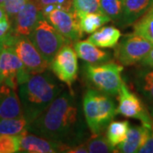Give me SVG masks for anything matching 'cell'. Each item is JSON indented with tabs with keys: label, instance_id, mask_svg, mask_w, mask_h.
<instances>
[{
	"label": "cell",
	"instance_id": "obj_1",
	"mask_svg": "<svg viewBox=\"0 0 153 153\" xmlns=\"http://www.w3.org/2000/svg\"><path fill=\"white\" fill-rule=\"evenodd\" d=\"M27 130L69 146L82 143L85 126L78 112L73 91L61 92L42 114L29 123Z\"/></svg>",
	"mask_w": 153,
	"mask_h": 153
},
{
	"label": "cell",
	"instance_id": "obj_2",
	"mask_svg": "<svg viewBox=\"0 0 153 153\" xmlns=\"http://www.w3.org/2000/svg\"><path fill=\"white\" fill-rule=\"evenodd\" d=\"M63 90V85L49 71L32 74L18 87L22 114L29 123L49 107Z\"/></svg>",
	"mask_w": 153,
	"mask_h": 153
},
{
	"label": "cell",
	"instance_id": "obj_3",
	"mask_svg": "<svg viewBox=\"0 0 153 153\" xmlns=\"http://www.w3.org/2000/svg\"><path fill=\"white\" fill-rule=\"evenodd\" d=\"M82 111L86 124L92 135H97L106 129L117 114V106L108 94L95 89H88L82 98Z\"/></svg>",
	"mask_w": 153,
	"mask_h": 153
},
{
	"label": "cell",
	"instance_id": "obj_4",
	"mask_svg": "<svg viewBox=\"0 0 153 153\" xmlns=\"http://www.w3.org/2000/svg\"><path fill=\"white\" fill-rule=\"evenodd\" d=\"M123 67L114 62H105L93 65L87 63L83 66V73L87 82L95 90L108 95H116L119 92L122 83Z\"/></svg>",
	"mask_w": 153,
	"mask_h": 153
},
{
	"label": "cell",
	"instance_id": "obj_5",
	"mask_svg": "<svg viewBox=\"0 0 153 153\" xmlns=\"http://www.w3.org/2000/svg\"><path fill=\"white\" fill-rule=\"evenodd\" d=\"M28 38L49 64L64 45L71 44L44 16L38 21L32 33L28 35Z\"/></svg>",
	"mask_w": 153,
	"mask_h": 153
},
{
	"label": "cell",
	"instance_id": "obj_6",
	"mask_svg": "<svg viewBox=\"0 0 153 153\" xmlns=\"http://www.w3.org/2000/svg\"><path fill=\"white\" fill-rule=\"evenodd\" d=\"M114 55L123 66H133L147 55L153 48V44L140 35L132 33L123 38L115 47Z\"/></svg>",
	"mask_w": 153,
	"mask_h": 153
},
{
	"label": "cell",
	"instance_id": "obj_7",
	"mask_svg": "<svg viewBox=\"0 0 153 153\" xmlns=\"http://www.w3.org/2000/svg\"><path fill=\"white\" fill-rule=\"evenodd\" d=\"M0 71L2 82L15 89L32 75L11 47H4L0 52Z\"/></svg>",
	"mask_w": 153,
	"mask_h": 153
},
{
	"label": "cell",
	"instance_id": "obj_8",
	"mask_svg": "<svg viewBox=\"0 0 153 153\" xmlns=\"http://www.w3.org/2000/svg\"><path fill=\"white\" fill-rule=\"evenodd\" d=\"M50 69L60 82L66 83L72 91L71 86L77 78V55L71 44L64 45L50 63Z\"/></svg>",
	"mask_w": 153,
	"mask_h": 153
},
{
	"label": "cell",
	"instance_id": "obj_9",
	"mask_svg": "<svg viewBox=\"0 0 153 153\" xmlns=\"http://www.w3.org/2000/svg\"><path fill=\"white\" fill-rule=\"evenodd\" d=\"M117 94V114L122 115L125 117L138 119L143 124L147 126H153V117L149 112L146 105L135 94L132 92L124 82L122 83Z\"/></svg>",
	"mask_w": 153,
	"mask_h": 153
},
{
	"label": "cell",
	"instance_id": "obj_10",
	"mask_svg": "<svg viewBox=\"0 0 153 153\" xmlns=\"http://www.w3.org/2000/svg\"><path fill=\"white\" fill-rule=\"evenodd\" d=\"M10 47L15 50L31 74L44 72L50 66L27 36H16Z\"/></svg>",
	"mask_w": 153,
	"mask_h": 153
},
{
	"label": "cell",
	"instance_id": "obj_11",
	"mask_svg": "<svg viewBox=\"0 0 153 153\" xmlns=\"http://www.w3.org/2000/svg\"><path fill=\"white\" fill-rule=\"evenodd\" d=\"M44 17L46 20L71 43L78 41L82 37V33L78 17L74 11H66L54 9Z\"/></svg>",
	"mask_w": 153,
	"mask_h": 153
},
{
	"label": "cell",
	"instance_id": "obj_12",
	"mask_svg": "<svg viewBox=\"0 0 153 153\" xmlns=\"http://www.w3.org/2000/svg\"><path fill=\"white\" fill-rule=\"evenodd\" d=\"M42 17H44V15L38 0H28L27 3L13 18L12 31L16 36L28 37Z\"/></svg>",
	"mask_w": 153,
	"mask_h": 153
},
{
	"label": "cell",
	"instance_id": "obj_13",
	"mask_svg": "<svg viewBox=\"0 0 153 153\" xmlns=\"http://www.w3.org/2000/svg\"><path fill=\"white\" fill-rule=\"evenodd\" d=\"M20 152L55 153L67 152L69 146L55 140L38 136L27 131L19 135Z\"/></svg>",
	"mask_w": 153,
	"mask_h": 153
},
{
	"label": "cell",
	"instance_id": "obj_14",
	"mask_svg": "<svg viewBox=\"0 0 153 153\" xmlns=\"http://www.w3.org/2000/svg\"><path fill=\"white\" fill-rule=\"evenodd\" d=\"M22 117V105L16 89L2 82L0 84V118Z\"/></svg>",
	"mask_w": 153,
	"mask_h": 153
},
{
	"label": "cell",
	"instance_id": "obj_15",
	"mask_svg": "<svg viewBox=\"0 0 153 153\" xmlns=\"http://www.w3.org/2000/svg\"><path fill=\"white\" fill-rule=\"evenodd\" d=\"M153 126L143 124L140 126H134L129 128L126 140L119 146H117V152L134 153L138 152L140 148L144 145L147 140Z\"/></svg>",
	"mask_w": 153,
	"mask_h": 153
},
{
	"label": "cell",
	"instance_id": "obj_16",
	"mask_svg": "<svg viewBox=\"0 0 153 153\" xmlns=\"http://www.w3.org/2000/svg\"><path fill=\"white\" fill-rule=\"evenodd\" d=\"M134 85L153 117V68L143 67L134 76Z\"/></svg>",
	"mask_w": 153,
	"mask_h": 153
},
{
	"label": "cell",
	"instance_id": "obj_17",
	"mask_svg": "<svg viewBox=\"0 0 153 153\" xmlns=\"http://www.w3.org/2000/svg\"><path fill=\"white\" fill-rule=\"evenodd\" d=\"M74 49L77 57L85 61L86 63L97 65L105 63L111 59V55L108 52L103 51L97 48L96 45L88 40L76 41L74 44Z\"/></svg>",
	"mask_w": 153,
	"mask_h": 153
},
{
	"label": "cell",
	"instance_id": "obj_18",
	"mask_svg": "<svg viewBox=\"0 0 153 153\" xmlns=\"http://www.w3.org/2000/svg\"><path fill=\"white\" fill-rule=\"evenodd\" d=\"M153 4V0H124L123 16L119 26L125 27L134 24L146 13Z\"/></svg>",
	"mask_w": 153,
	"mask_h": 153
},
{
	"label": "cell",
	"instance_id": "obj_19",
	"mask_svg": "<svg viewBox=\"0 0 153 153\" xmlns=\"http://www.w3.org/2000/svg\"><path fill=\"white\" fill-rule=\"evenodd\" d=\"M121 35L119 29L112 26H106L92 33L88 40L100 48L111 49L118 44Z\"/></svg>",
	"mask_w": 153,
	"mask_h": 153
},
{
	"label": "cell",
	"instance_id": "obj_20",
	"mask_svg": "<svg viewBox=\"0 0 153 153\" xmlns=\"http://www.w3.org/2000/svg\"><path fill=\"white\" fill-rule=\"evenodd\" d=\"M129 128L128 121H111L106 128L105 138L111 146L117 148L126 140Z\"/></svg>",
	"mask_w": 153,
	"mask_h": 153
},
{
	"label": "cell",
	"instance_id": "obj_21",
	"mask_svg": "<svg viewBox=\"0 0 153 153\" xmlns=\"http://www.w3.org/2000/svg\"><path fill=\"white\" fill-rule=\"evenodd\" d=\"M82 33L92 34L107 22H111L109 16L102 12L88 13L77 16Z\"/></svg>",
	"mask_w": 153,
	"mask_h": 153
},
{
	"label": "cell",
	"instance_id": "obj_22",
	"mask_svg": "<svg viewBox=\"0 0 153 153\" xmlns=\"http://www.w3.org/2000/svg\"><path fill=\"white\" fill-rule=\"evenodd\" d=\"M28 123L27 119L22 117L15 118H0V134L20 135L27 131Z\"/></svg>",
	"mask_w": 153,
	"mask_h": 153
},
{
	"label": "cell",
	"instance_id": "obj_23",
	"mask_svg": "<svg viewBox=\"0 0 153 153\" xmlns=\"http://www.w3.org/2000/svg\"><path fill=\"white\" fill-rule=\"evenodd\" d=\"M134 33L140 35L153 44V7L139 19L134 26Z\"/></svg>",
	"mask_w": 153,
	"mask_h": 153
},
{
	"label": "cell",
	"instance_id": "obj_24",
	"mask_svg": "<svg viewBox=\"0 0 153 153\" xmlns=\"http://www.w3.org/2000/svg\"><path fill=\"white\" fill-rule=\"evenodd\" d=\"M101 11L110 17L111 21L119 24L123 12L124 0H100Z\"/></svg>",
	"mask_w": 153,
	"mask_h": 153
},
{
	"label": "cell",
	"instance_id": "obj_25",
	"mask_svg": "<svg viewBox=\"0 0 153 153\" xmlns=\"http://www.w3.org/2000/svg\"><path fill=\"white\" fill-rule=\"evenodd\" d=\"M88 152L91 153H112L117 152V148L111 146L105 136L100 134L93 135L85 142Z\"/></svg>",
	"mask_w": 153,
	"mask_h": 153
},
{
	"label": "cell",
	"instance_id": "obj_26",
	"mask_svg": "<svg viewBox=\"0 0 153 153\" xmlns=\"http://www.w3.org/2000/svg\"><path fill=\"white\" fill-rule=\"evenodd\" d=\"M73 10L76 16L102 12L100 0H73Z\"/></svg>",
	"mask_w": 153,
	"mask_h": 153
},
{
	"label": "cell",
	"instance_id": "obj_27",
	"mask_svg": "<svg viewBox=\"0 0 153 153\" xmlns=\"http://www.w3.org/2000/svg\"><path fill=\"white\" fill-rule=\"evenodd\" d=\"M42 8L44 16L54 9L66 11L73 10V0H38Z\"/></svg>",
	"mask_w": 153,
	"mask_h": 153
},
{
	"label": "cell",
	"instance_id": "obj_28",
	"mask_svg": "<svg viewBox=\"0 0 153 153\" xmlns=\"http://www.w3.org/2000/svg\"><path fill=\"white\" fill-rule=\"evenodd\" d=\"M20 152L19 135L0 134V153Z\"/></svg>",
	"mask_w": 153,
	"mask_h": 153
},
{
	"label": "cell",
	"instance_id": "obj_29",
	"mask_svg": "<svg viewBox=\"0 0 153 153\" xmlns=\"http://www.w3.org/2000/svg\"><path fill=\"white\" fill-rule=\"evenodd\" d=\"M28 0H4L2 4L7 16L10 19H13L19 13Z\"/></svg>",
	"mask_w": 153,
	"mask_h": 153
},
{
	"label": "cell",
	"instance_id": "obj_30",
	"mask_svg": "<svg viewBox=\"0 0 153 153\" xmlns=\"http://www.w3.org/2000/svg\"><path fill=\"white\" fill-rule=\"evenodd\" d=\"M12 30L10 18L0 22V38H4Z\"/></svg>",
	"mask_w": 153,
	"mask_h": 153
},
{
	"label": "cell",
	"instance_id": "obj_31",
	"mask_svg": "<svg viewBox=\"0 0 153 153\" xmlns=\"http://www.w3.org/2000/svg\"><path fill=\"white\" fill-rule=\"evenodd\" d=\"M138 152L141 153H153V127L151 134L149 135L146 142L144 143L141 147L140 148Z\"/></svg>",
	"mask_w": 153,
	"mask_h": 153
},
{
	"label": "cell",
	"instance_id": "obj_32",
	"mask_svg": "<svg viewBox=\"0 0 153 153\" xmlns=\"http://www.w3.org/2000/svg\"><path fill=\"white\" fill-rule=\"evenodd\" d=\"M140 65L143 67L153 68V48L149 51L147 55L140 60Z\"/></svg>",
	"mask_w": 153,
	"mask_h": 153
},
{
	"label": "cell",
	"instance_id": "obj_33",
	"mask_svg": "<svg viewBox=\"0 0 153 153\" xmlns=\"http://www.w3.org/2000/svg\"><path fill=\"white\" fill-rule=\"evenodd\" d=\"M7 18H9V16H7V14H6L4 9L3 8V6L0 5V22H2V21L5 20V19H7Z\"/></svg>",
	"mask_w": 153,
	"mask_h": 153
},
{
	"label": "cell",
	"instance_id": "obj_34",
	"mask_svg": "<svg viewBox=\"0 0 153 153\" xmlns=\"http://www.w3.org/2000/svg\"><path fill=\"white\" fill-rule=\"evenodd\" d=\"M5 47V42H4V38H0V52L4 49Z\"/></svg>",
	"mask_w": 153,
	"mask_h": 153
},
{
	"label": "cell",
	"instance_id": "obj_35",
	"mask_svg": "<svg viewBox=\"0 0 153 153\" xmlns=\"http://www.w3.org/2000/svg\"><path fill=\"white\" fill-rule=\"evenodd\" d=\"M4 0H0V5H2L4 4Z\"/></svg>",
	"mask_w": 153,
	"mask_h": 153
},
{
	"label": "cell",
	"instance_id": "obj_36",
	"mask_svg": "<svg viewBox=\"0 0 153 153\" xmlns=\"http://www.w3.org/2000/svg\"><path fill=\"white\" fill-rule=\"evenodd\" d=\"M2 83V77H1V71H0V84Z\"/></svg>",
	"mask_w": 153,
	"mask_h": 153
},
{
	"label": "cell",
	"instance_id": "obj_37",
	"mask_svg": "<svg viewBox=\"0 0 153 153\" xmlns=\"http://www.w3.org/2000/svg\"><path fill=\"white\" fill-rule=\"evenodd\" d=\"M152 7H153V4H152Z\"/></svg>",
	"mask_w": 153,
	"mask_h": 153
}]
</instances>
